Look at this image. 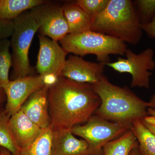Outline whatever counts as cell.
<instances>
[{
    "mask_svg": "<svg viewBox=\"0 0 155 155\" xmlns=\"http://www.w3.org/2000/svg\"><path fill=\"white\" fill-rule=\"evenodd\" d=\"M48 101L52 130H70L84 124L101 104L92 84L78 83L62 76L49 88Z\"/></svg>",
    "mask_w": 155,
    "mask_h": 155,
    "instance_id": "1",
    "label": "cell"
},
{
    "mask_svg": "<svg viewBox=\"0 0 155 155\" xmlns=\"http://www.w3.org/2000/svg\"><path fill=\"white\" fill-rule=\"evenodd\" d=\"M92 86L101 100L94 115L110 122L129 124L147 116L148 102L127 87L111 83L105 75Z\"/></svg>",
    "mask_w": 155,
    "mask_h": 155,
    "instance_id": "2",
    "label": "cell"
},
{
    "mask_svg": "<svg viewBox=\"0 0 155 155\" xmlns=\"http://www.w3.org/2000/svg\"><path fill=\"white\" fill-rule=\"evenodd\" d=\"M91 30L134 45L143 35L137 9L130 0H110L106 8L93 19Z\"/></svg>",
    "mask_w": 155,
    "mask_h": 155,
    "instance_id": "3",
    "label": "cell"
},
{
    "mask_svg": "<svg viewBox=\"0 0 155 155\" xmlns=\"http://www.w3.org/2000/svg\"><path fill=\"white\" fill-rule=\"evenodd\" d=\"M68 53L83 57L87 54L96 56L99 63L110 62V55L125 54L127 46L119 39L91 30L78 34H68L59 41Z\"/></svg>",
    "mask_w": 155,
    "mask_h": 155,
    "instance_id": "4",
    "label": "cell"
},
{
    "mask_svg": "<svg viewBox=\"0 0 155 155\" xmlns=\"http://www.w3.org/2000/svg\"><path fill=\"white\" fill-rule=\"evenodd\" d=\"M14 30L10 40L13 68L11 80L30 75L33 72L28 52L32 40L38 30V25L30 10L19 15L14 19Z\"/></svg>",
    "mask_w": 155,
    "mask_h": 155,
    "instance_id": "5",
    "label": "cell"
},
{
    "mask_svg": "<svg viewBox=\"0 0 155 155\" xmlns=\"http://www.w3.org/2000/svg\"><path fill=\"white\" fill-rule=\"evenodd\" d=\"M131 124L116 123L94 115L82 125L72 127L70 131L81 137L88 145L90 155L101 154L103 147L130 130Z\"/></svg>",
    "mask_w": 155,
    "mask_h": 155,
    "instance_id": "6",
    "label": "cell"
},
{
    "mask_svg": "<svg viewBox=\"0 0 155 155\" xmlns=\"http://www.w3.org/2000/svg\"><path fill=\"white\" fill-rule=\"evenodd\" d=\"M126 58H118L117 61L110 62L105 66L110 67L119 73H127L132 76L130 86L149 89L150 71L155 69L153 50L148 48L137 54L129 49L125 53Z\"/></svg>",
    "mask_w": 155,
    "mask_h": 155,
    "instance_id": "7",
    "label": "cell"
},
{
    "mask_svg": "<svg viewBox=\"0 0 155 155\" xmlns=\"http://www.w3.org/2000/svg\"><path fill=\"white\" fill-rule=\"evenodd\" d=\"M30 11L38 25L40 35L58 42L69 34L63 5L47 1Z\"/></svg>",
    "mask_w": 155,
    "mask_h": 155,
    "instance_id": "8",
    "label": "cell"
},
{
    "mask_svg": "<svg viewBox=\"0 0 155 155\" xmlns=\"http://www.w3.org/2000/svg\"><path fill=\"white\" fill-rule=\"evenodd\" d=\"M39 50L36 69L39 75L61 76L68 53L55 41L41 35H38Z\"/></svg>",
    "mask_w": 155,
    "mask_h": 155,
    "instance_id": "9",
    "label": "cell"
},
{
    "mask_svg": "<svg viewBox=\"0 0 155 155\" xmlns=\"http://www.w3.org/2000/svg\"><path fill=\"white\" fill-rule=\"evenodd\" d=\"M45 86L40 75H28L10 80L4 87L7 97L5 110L11 116L20 110L33 93Z\"/></svg>",
    "mask_w": 155,
    "mask_h": 155,
    "instance_id": "10",
    "label": "cell"
},
{
    "mask_svg": "<svg viewBox=\"0 0 155 155\" xmlns=\"http://www.w3.org/2000/svg\"><path fill=\"white\" fill-rule=\"evenodd\" d=\"M105 65L84 60L80 56L71 55L66 60L61 76L78 83L94 84L104 76Z\"/></svg>",
    "mask_w": 155,
    "mask_h": 155,
    "instance_id": "11",
    "label": "cell"
},
{
    "mask_svg": "<svg viewBox=\"0 0 155 155\" xmlns=\"http://www.w3.org/2000/svg\"><path fill=\"white\" fill-rule=\"evenodd\" d=\"M49 87L45 85L33 93L20 110L41 129L48 128L51 125L48 101Z\"/></svg>",
    "mask_w": 155,
    "mask_h": 155,
    "instance_id": "12",
    "label": "cell"
},
{
    "mask_svg": "<svg viewBox=\"0 0 155 155\" xmlns=\"http://www.w3.org/2000/svg\"><path fill=\"white\" fill-rule=\"evenodd\" d=\"M51 155H90L88 145L76 138L70 130H52Z\"/></svg>",
    "mask_w": 155,
    "mask_h": 155,
    "instance_id": "13",
    "label": "cell"
},
{
    "mask_svg": "<svg viewBox=\"0 0 155 155\" xmlns=\"http://www.w3.org/2000/svg\"><path fill=\"white\" fill-rule=\"evenodd\" d=\"M10 124L14 139L21 150L32 144L41 133L42 129L20 110L11 116Z\"/></svg>",
    "mask_w": 155,
    "mask_h": 155,
    "instance_id": "14",
    "label": "cell"
},
{
    "mask_svg": "<svg viewBox=\"0 0 155 155\" xmlns=\"http://www.w3.org/2000/svg\"><path fill=\"white\" fill-rule=\"evenodd\" d=\"M63 8L69 34L80 33L91 30L93 20L75 2H66L63 4Z\"/></svg>",
    "mask_w": 155,
    "mask_h": 155,
    "instance_id": "15",
    "label": "cell"
},
{
    "mask_svg": "<svg viewBox=\"0 0 155 155\" xmlns=\"http://www.w3.org/2000/svg\"><path fill=\"white\" fill-rule=\"evenodd\" d=\"M45 0H0V18L14 20L25 11L46 2Z\"/></svg>",
    "mask_w": 155,
    "mask_h": 155,
    "instance_id": "16",
    "label": "cell"
},
{
    "mask_svg": "<svg viewBox=\"0 0 155 155\" xmlns=\"http://www.w3.org/2000/svg\"><path fill=\"white\" fill-rule=\"evenodd\" d=\"M138 145L131 129L118 138L106 143L102 148L104 155H129L132 150Z\"/></svg>",
    "mask_w": 155,
    "mask_h": 155,
    "instance_id": "17",
    "label": "cell"
},
{
    "mask_svg": "<svg viewBox=\"0 0 155 155\" xmlns=\"http://www.w3.org/2000/svg\"><path fill=\"white\" fill-rule=\"evenodd\" d=\"M142 155H155V135L144 125L142 119H137L131 128Z\"/></svg>",
    "mask_w": 155,
    "mask_h": 155,
    "instance_id": "18",
    "label": "cell"
},
{
    "mask_svg": "<svg viewBox=\"0 0 155 155\" xmlns=\"http://www.w3.org/2000/svg\"><path fill=\"white\" fill-rule=\"evenodd\" d=\"M11 117L5 109L0 112V147L8 150L12 155H20L21 150L16 143L10 126Z\"/></svg>",
    "mask_w": 155,
    "mask_h": 155,
    "instance_id": "19",
    "label": "cell"
},
{
    "mask_svg": "<svg viewBox=\"0 0 155 155\" xmlns=\"http://www.w3.org/2000/svg\"><path fill=\"white\" fill-rule=\"evenodd\" d=\"M52 130L51 127L42 129L38 137L32 144L21 150L20 155H51Z\"/></svg>",
    "mask_w": 155,
    "mask_h": 155,
    "instance_id": "20",
    "label": "cell"
},
{
    "mask_svg": "<svg viewBox=\"0 0 155 155\" xmlns=\"http://www.w3.org/2000/svg\"><path fill=\"white\" fill-rule=\"evenodd\" d=\"M11 47L8 39L0 40V87L3 88L10 81L9 72L12 66Z\"/></svg>",
    "mask_w": 155,
    "mask_h": 155,
    "instance_id": "21",
    "label": "cell"
},
{
    "mask_svg": "<svg viewBox=\"0 0 155 155\" xmlns=\"http://www.w3.org/2000/svg\"><path fill=\"white\" fill-rule=\"evenodd\" d=\"M110 0H77L75 3L92 19L101 13L107 6Z\"/></svg>",
    "mask_w": 155,
    "mask_h": 155,
    "instance_id": "22",
    "label": "cell"
},
{
    "mask_svg": "<svg viewBox=\"0 0 155 155\" xmlns=\"http://www.w3.org/2000/svg\"><path fill=\"white\" fill-rule=\"evenodd\" d=\"M142 25L150 22L155 17V0H137L134 2Z\"/></svg>",
    "mask_w": 155,
    "mask_h": 155,
    "instance_id": "23",
    "label": "cell"
},
{
    "mask_svg": "<svg viewBox=\"0 0 155 155\" xmlns=\"http://www.w3.org/2000/svg\"><path fill=\"white\" fill-rule=\"evenodd\" d=\"M14 20L0 18V40L8 39L12 35L14 30Z\"/></svg>",
    "mask_w": 155,
    "mask_h": 155,
    "instance_id": "24",
    "label": "cell"
},
{
    "mask_svg": "<svg viewBox=\"0 0 155 155\" xmlns=\"http://www.w3.org/2000/svg\"><path fill=\"white\" fill-rule=\"evenodd\" d=\"M142 28L149 36L155 38V17L149 23L142 24Z\"/></svg>",
    "mask_w": 155,
    "mask_h": 155,
    "instance_id": "25",
    "label": "cell"
},
{
    "mask_svg": "<svg viewBox=\"0 0 155 155\" xmlns=\"http://www.w3.org/2000/svg\"><path fill=\"white\" fill-rule=\"evenodd\" d=\"M142 120L144 125L155 135V117L147 116Z\"/></svg>",
    "mask_w": 155,
    "mask_h": 155,
    "instance_id": "26",
    "label": "cell"
},
{
    "mask_svg": "<svg viewBox=\"0 0 155 155\" xmlns=\"http://www.w3.org/2000/svg\"><path fill=\"white\" fill-rule=\"evenodd\" d=\"M7 97L5 90L0 87V112L4 110L5 107Z\"/></svg>",
    "mask_w": 155,
    "mask_h": 155,
    "instance_id": "27",
    "label": "cell"
},
{
    "mask_svg": "<svg viewBox=\"0 0 155 155\" xmlns=\"http://www.w3.org/2000/svg\"><path fill=\"white\" fill-rule=\"evenodd\" d=\"M149 108L155 109V94L153 95L148 102Z\"/></svg>",
    "mask_w": 155,
    "mask_h": 155,
    "instance_id": "28",
    "label": "cell"
},
{
    "mask_svg": "<svg viewBox=\"0 0 155 155\" xmlns=\"http://www.w3.org/2000/svg\"><path fill=\"white\" fill-rule=\"evenodd\" d=\"M129 155H142L139 148L138 145L132 150Z\"/></svg>",
    "mask_w": 155,
    "mask_h": 155,
    "instance_id": "29",
    "label": "cell"
},
{
    "mask_svg": "<svg viewBox=\"0 0 155 155\" xmlns=\"http://www.w3.org/2000/svg\"><path fill=\"white\" fill-rule=\"evenodd\" d=\"M0 155H12L11 153L5 148L0 147Z\"/></svg>",
    "mask_w": 155,
    "mask_h": 155,
    "instance_id": "30",
    "label": "cell"
},
{
    "mask_svg": "<svg viewBox=\"0 0 155 155\" xmlns=\"http://www.w3.org/2000/svg\"><path fill=\"white\" fill-rule=\"evenodd\" d=\"M147 116H150L155 117V109L148 108L147 109Z\"/></svg>",
    "mask_w": 155,
    "mask_h": 155,
    "instance_id": "31",
    "label": "cell"
},
{
    "mask_svg": "<svg viewBox=\"0 0 155 155\" xmlns=\"http://www.w3.org/2000/svg\"><path fill=\"white\" fill-rule=\"evenodd\" d=\"M101 155V154H99V155Z\"/></svg>",
    "mask_w": 155,
    "mask_h": 155,
    "instance_id": "32",
    "label": "cell"
}]
</instances>
